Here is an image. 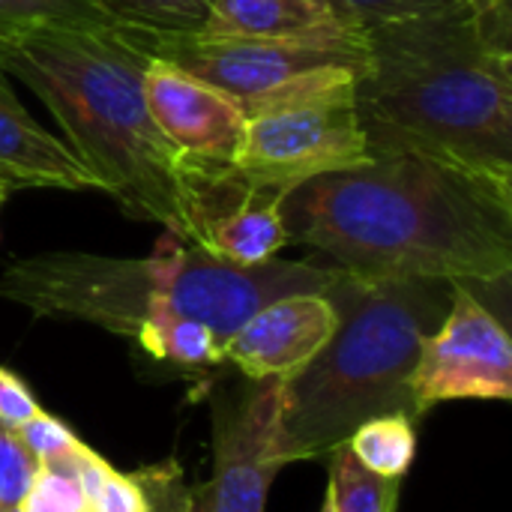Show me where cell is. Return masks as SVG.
Instances as JSON below:
<instances>
[{
	"instance_id": "obj_1",
	"label": "cell",
	"mask_w": 512,
	"mask_h": 512,
	"mask_svg": "<svg viewBox=\"0 0 512 512\" xmlns=\"http://www.w3.org/2000/svg\"><path fill=\"white\" fill-rule=\"evenodd\" d=\"M288 243L363 282L495 285L512 273V177L417 150L297 186L282 207Z\"/></svg>"
},
{
	"instance_id": "obj_2",
	"label": "cell",
	"mask_w": 512,
	"mask_h": 512,
	"mask_svg": "<svg viewBox=\"0 0 512 512\" xmlns=\"http://www.w3.org/2000/svg\"><path fill=\"white\" fill-rule=\"evenodd\" d=\"M357 114L372 153L417 150L512 177V48L471 9L369 27Z\"/></svg>"
},
{
	"instance_id": "obj_3",
	"label": "cell",
	"mask_w": 512,
	"mask_h": 512,
	"mask_svg": "<svg viewBox=\"0 0 512 512\" xmlns=\"http://www.w3.org/2000/svg\"><path fill=\"white\" fill-rule=\"evenodd\" d=\"M147 54L120 27H39L0 45V72L51 111L99 189L138 222L183 237V165L144 99Z\"/></svg>"
},
{
	"instance_id": "obj_4",
	"label": "cell",
	"mask_w": 512,
	"mask_h": 512,
	"mask_svg": "<svg viewBox=\"0 0 512 512\" xmlns=\"http://www.w3.org/2000/svg\"><path fill=\"white\" fill-rule=\"evenodd\" d=\"M336 267L273 258L234 267L165 231L147 258L93 252H42L0 273V297L39 318L81 321L135 339L144 327L195 318L228 339L252 312L285 294L327 291Z\"/></svg>"
},
{
	"instance_id": "obj_5",
	"label": "cell",
	"mask_w": 512,
	"mask_h": 512,
	"mask_svg": "<svg viewBox=\"0 0 512 512\" xmlns=\"http://www.w3.org/2000/svg\"><path fill=\"white\" fill-rule=\"evenodd\" d=\"M324 294L339 312V327L303 372L282 381L273 456L285 468L330 456L372 417L420 420L411 375L426 336L450 309L453 282H363L339 270Z\"/></svg>"
},
{
	"instance_id": "obj_6",
	"label": "cell",
	"mask_w": 512,
	"mask_h": 512,
	"mask_svg": "<svg viewBox=\"0 0 512 512\" xmlns=\"http://www.w3.org/2000/svg\"><path fill=\"white\" fill-rule=\"evenodd\" d=\"M357 72L297 87L246 114L234 168L255 189L291 195L297 186L375 159L357 114Z\"/></svg>"
},
{
	"instance_id": "obj_7",
	"label": "cell",
	"mask_w": 512,
	"mask_h": 512,
	"mask_svg": "<svg viewBox=\"0 0 512 512\" xmlns=\"http://www.w3.org/2000/svg\"><path fill=\"white\" fill-rule=\"evenodd\" d=\"M123 36L147 57L174 63L198 81L231 96L243 114L324 78L369 66L366 39H225L198 33L126 30Z\"/></svg>"
},
{
	"instance_id": "obj_8",
	"label": "cell",
	"mask_w": 512,
	"mask_h": 512,
	"mask_svg": "<svg viewBox=\"0 0 512 512\" xmlns=\"http://www.w3.org/2000/svg\"><path fill=\"white\" fill-rule=\"evenodd\" d=\"M411 396L417 417L441 402L512 399V342L504 321L480 303L474 288L453 285V300L432 336H426Z\"/></svg>"
},
{
	"instance_id": "obj_9",
	"label": "cell",
	"mask_w": 512,
	"mask_h": 512,
	"mask_svg": "<svg viewBox=\"0 0 512 512\" xmlns=\"http://www.w3.org/2000/svg\"><path fill=\"white\" fill-rule=\"evenodd\" d=\"M282 381H249L213 396V471L192 489L195 512H264L285 468L273 456Z\"/></svg>"
},
{
	"instance_id": "obj_10",
	"label": "cell",
	"mask_w": 512,
	"mask_h": 512,
	"mask_svg": "<svg viewBox=\"0 0 512 512\" xmlns=\"http://www.w3.org/2000/svg\"><path fill=\"white\" fill-rule=\"evenodd\" d=\"M339 312L321 291L285 294L252 312L222 348V363H231L246 381H288L303 372L333 339Z\"/></svg>"
},
{
	"instance_id": "obj_11",
	"label": "cell",
	"mask_w": 512,
	"mask_h": 512,
	"mask_svg": "<svg viewBox=\"0 0 512 512\" xmlns=\"http://www.w3.org/2000/svg\"><path fill=\"white\" fill-rule=\"evenodd\" d=\"M144 99L153 123L180 156L213 165L237 162L246 114L231 96L168 60L150 57L144 69Z\"/></svg>"
},
{
	"instance_id": "obj_12",
	"label": "cell",
	"mask_w": 512,
	"mask_h": 512,
	"mask_svg": "<svg viewBox=\"0 0 512 512\" xmlns=\"http://www.w3.org/2000/svg\"><path fill=\"white\" fill-rule=\"evenodd\" d=\"M0 189H66L102 192L72 147L27 114L0 72Z\"/></svg>"
},
{
	"instance_id": "obj_13",
	"label": "cell",
	"mask_w": 512,
	"mask_h": 512,
	"mask_svg": "<svg viewBox=\"0 0 512 512\" xmlns=\"http://www.w3.org/2000/svg\"><path fill=\"white\" fill-rule=\"evenodd\" d=\"M198 36L225 39H366L330 0H210Z\"/></svg>"
},
{
	"instance_id": "obj_14",
	"label": "cell",
	"mask_w": 512,
	"mask_h": 512,
	"mask_svg": "<svg viewBox=\"0 0 512 512\" xmlns=\"http://www.w3.org/2000/svg\"><path fill=\"white\" fill-rule=\"evenodd\" d=\"M345 447L369 474L402 480L417 456V429L405 414H384L360 423Z\"/></svg>"
},
{
	"instance_id": "obj_15",
	"label": "cell",
	"mask_w": 512,
	"mask_h": 512,
	"mask_svg": "<svg viewBox=\"0 0 512 512\" xmlns=\"http://www.w3.org/2000/svg\"><path fill=\"white\" fill-rule=\"evenodd\" d=\"M132 342L144 348L153 360L186 366V369H204L222 363V348H225V339L213 327L195 318H177V321L144 327L141 333H135Z\"/></svg>"
},
{
	"instance_id": "obj_16",
	"label": "cell",
	"mask_w": 512,
	"mask_h": 512,
	"mask_svg": "<svg viewBox=\"0 0 512 512\" xmlns=\"http://www.w3.org/2000/svg\"><path fill=\"white\" fill-rule=\"evenodd\" d=\"M114 27L156 30V33H195L210 0H93Z\"/></svg>"
},
{
	"instance_id": "obj_17",
	"label": "cell",
	"mask_w": 512,
	"mask_h": 512,
	"mask_svg": "<svg viewBox=\"0 0 512 512\" xmlns=\"http://www.w3.org/2000/svg\"><path fill=\"white\" fill-rule=\"evenodd\" d=\"M39 27H114L93 0H0V45Z\"/></svg>"
},
{
	"instance_id": "obj_18",
	"label": "cell",
	"mask_w": 512,
	"mask_h": 512,
	"mask_svg": "<svg viewBox=\"0 0 512 512\" xmlns=\"http://www.w3.org/2000/svg\"><path fill=\"white\" fill-rule=\"evenodd\" d=\"M399 480L369 474L342 444L330 453V501L333 512H390L396 504Z\"/></svg>"
},
{
	"instance_id": "obj_19",
	"label": "cell",
	"mask_w": 512,
	"mask_h": 512,
	"mask_svg": "<svg viewBox=\"0 0 512 512\" xmlns=\"http://www.w3.org/2000/svg\"><path fill=\"white\" fill-rule=\"evenodd\" d=\"M75 477L87 495L90 512H150V498L135 474H120L90 447L78 459Z\"/></svg>"
},
{
	"instance_id": "obj_20",
	"label": "cell",
	"mask_w": 512,
	"mask_h": 512,
	"mask_svg": "<svg viewBox=\"0 0 512 512\" xmlns=\"http://www.w3.org/2000/svg\"><path fill=\"white\" fill-rule=\"evenodd\" d=\"M15 435L24 444V450L36 459L39 468H60V471L75 474L78 459L87 450V444H81L57 417H51L45 411H39L33 420H27Z\"/></svg>"
},
{
	"instance_id": "obj_21",
	"label": "cell",
	"mask_w": 512,
	"mask_h": 512,
	"mask_svg": "<svg viewBox=\"0 0 512 512\" xmlns=\"http://www.w3.org/2000/svg\"><path fill=\"white\" fill-rule=\"evenodd\" d=\"M342 18L360 27H378V24H393L405 18H420V15H435V12H453V9H468L465 0H330Z\"/></svg>"
},
{
	"instance_id": "obj_22",
	"label": "cell",
	"mask_w": 512,
	"mask_h": 512,
	"mask_svg": "<svg viewBox=\"0 0 512 512\" xmlns=\"http://www.w3.org/2000/svg\"><path fill=\"white\" fill-rule=\"evenodd\" d=\"M24 512H90L87 495L72 471L60 468H36L24 498Z\"/></svg>"
},
{
	"instance_id": "obj_23",
	"label": "cell",
	"mask_w": 512,
	"mask_h": 512,
	"mask_svg": "<svg viewBox=\"0 0 512 512\" xmlns=\"http://www.w3.org/2000/svg\"><path fill=\"white\" fill-rule=\"evenodd\" d=\"M36 468V459L24 450L18 435L0 429V512L21 504Z\"/></svg>"
},
{
	"instance_id": "obj_24",
	"label": "cell",
	"mask_w": 512,
	"mask_h": 512,
	"mask_svg": "<svg viewBox=\"0 0 512 512\" xmlns=\"http://www.w3.org/2000/svg\"><path fill=\"white\" fill-rule=\"evenodd\" d=\"M150 498V512H195L192 507V489L183 480V471L177 462L150 465L135 474Z\"/></svg>"
},
{
	"instance_id": "obj_25",
	"label": "cell",
	"mask_w": 512,
	"mask_h": 512,
	"mask_svg": "<svg viewBox=\"0 0 512 512\" xmlns=\"http://www.w3.org/2000/svg\"><path fill=\"white\" fill-rule=\"evenodd\" d=\"M39 402L33 399V393L27 390V384L12 375L9 369L0 366V429L6 432H18L27 420H33L39 414Z\"/></svg>"
},
{
	"instance_id": "obj_26",
	"label": "cell",
	"mask_w": 512,
	"mask_h": 512,
	"mask_svg": "<svg viewBox=\"0 0 512 512\" xmlns=\"http://www.w3.org/2000/svg\"><path fill=\"white\" fill-rule=\"evenodd\" d=\"M468 9L474 15H480L483 21L501 27V30H510L512 15H510V0H465Z\"/></svg>"
},
{
	"instance_id": "obj_27",
	"label": "cell",
	"mask_w": 512,
	"mask_h": 512,
	"mask_svg": "<svg viewBox=\"0 0 512 512\" xmlns=\"http://www.w3.org/2000/svg\"><path fill=\"white\" fill-rule=\"evenodd\" d=\"M318 512H333V501H330V492H324V501H321V510Z\"/></svg>"
},
{
	"instance_id": "obj_28",
	"label": "cell",
	"mask_w": 512,
	"mask_h": 512,
	"mask_svg": "<svg viewBox=\"0 0 512 512\" xmlns=\"http://www.w3.org/2000/svg\"><path fill=\"white\" fill-rule=\"evenodd\" d=\"M6 198H9V192H6V189H0V210H3V204H6Z\"/></svg>"
},
{
	"instance_id": "obj_29",
	"label": "cell",
	"mask_w": 512,
	"mask_h": 512,
	"mask_svg": "<svg viewBox=\"0 0 512 512\" xmlns=\"http://www.w3.org/2000/svg\"><path fill=\"white\" fill-rule=\"evenodd\" d=\"M9 512H24V510H21V504H18V507H12V510H9Z\"/></svg>"
}]
</instances>
